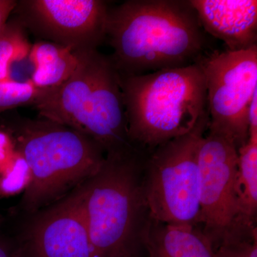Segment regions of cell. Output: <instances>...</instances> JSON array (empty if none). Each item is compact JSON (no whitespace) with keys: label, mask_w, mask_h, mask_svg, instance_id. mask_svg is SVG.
Segmentation results:
<instances>
[{"label":"cell","mask_w":257,"mask_h":257,"mask_svg":"<svg viewBox=\"0 0 257 257\" xmlns=\"http://www.w3.org/2000/svg\"><path fill=\"white\" fill-rule=\"evenodd\" d=\"M190 0H128L108 12L118 73L143 75L197 63L212 50Z\"/></svg>","instance_id":"cell-1"},{"label":"cell","mask_w":257,"mask_h":257,"mask_svg":"<svg viewBox=\"0 0 257 257\" xmlns=\"http://www.w3.org/2000/svg\"><path fill=\"white\" fill-rule=\"evenodd\" d=\"M30 166L20 209L28 215L68 196L100 169L105 152L93 139L50 120L16 114L4 126Z\"/></svg>","instance_id":"cell-2"},{"label":"cell","mask_w":257,"mask_h":257,"mask_svg":"<svg viewBox=\"0 0 257 257\" xmlns=\"http://www.w3.org/2000/svg\"><path fill=\"white\" fill-rule=\"evenodd\" d=\"M76 53L79 62L74 73L50 88L35 107L40 117L93 139L105 156L141 153L128 137L119 73L110 57L97 50Z\"/></svg>","instance_id":"cell-3"},{"label":"cell","mask_w":257,"mask_h":257,"mask_svg":"<svg viewBox=\"0 0 257 257\" xmlns=\"http://www.w3.org/2000/svg\"><path fill=\"white\" fill-rule=\"evenodd\" d=\"M146 156H105L95 175L77 188L94 257H138L150 221L144 191Z\"/></svg>","instance_id":"cell-4"},{"label":"cell","mask_w":257,"mask_h":257,"mask_svg":"<svg viewBox=\"0 0 257 257\" xmlns=\"http://www.w3.org/2000/svg\"><path fill=\"white\" fill-rule=\"evenodd\" d=\"M119 77L130 141L146 156L189 133L207 111L205 77L197 63Z\"/></svg>","instance_id":"cell-5"},{"label":"cell","mask_w":257,"mask_h":257,"mask_svg":"<svg viewBox=\"0 0 257 257\" xmlns=\"http://www.w3.org/2000/svg\"><path fill=\"white\" fill-rule=\"evenodd\" d=\"M208 111L189 133L157 147L144 166V191L150 217L166 224L200 223L199 147Z\"/></svg>","instance_id":"cell-6"},{"label":"cell","mask_w":257,"mask_h":257,"mask_svg":"<svg viewBox=\"0 0 257 257\" xmlns=\"http://www.w3.org/2000/svg\"><path fill=\"white\" fill-rule=\"evenodd\" d=\"M197 64L207 86L208 130L229 138L239 150L249 138L248 109L257 92V46L237 52L212 50Z\"/></svg>","instance_id":"cell-7"},{"label":"cell","mask_w":257,"mask_h":257,"mask_svg":"<svg viewBox=\"0 0 257 257\" xmlns=\"http://www.w3.org/2000/svg\"><path fill=\"white\" fill-rule=\"evenodd\" d=\"M109 10L101 0H22L14 11L42 40L79 52L97 50L106 40Z\"/></svg>","instance_id":"cell-8"},{"label":"cell","mask_w":257,"mask_h":257,"mask_svg":"<svg viewBox=\"0 0 257 257\" xmlns=\"http://www.w3.org/2000/svg\"><path fill=\"white\" fill-rule=\"evenodd\" d=\"M199 147L200 223L214 247L232 231L237 216L235 180L238 149L229 138L208 130Z\"/></svg>","instance_id":"cell-9"},{"label":"cell","mask_w":257,"mask_h":257,"mask_svg":"<svg viewBox=\"0 0 257 257\" xmlns=\"http://www.w3.org/2000/svg\"><path fill=\"white\" fill-rule=\"evenodd\" d=\"M18 241L23 257H94L77 189L30 214Z\"/></svg>","instance_id":"cell-10"},{"label":"cell","mask_w":257,"mask_h":257,"mask_svg":"<svg viewBox=\"0 0 257 257\" xmlns=\"http://www.w3.org/2000/svg\"><path fill=\"white\" fill-rule=\"evenodd\" d=\"M203 30L221 40L225 50L257 46L256 0H190Z\"/></svg>","instance_id":"cell-11"},{"label":"cell","mask_w":257,"mask_h":257,"mask_svg":"<svg viewBox=\"0 0 257 257\" xmlns=\"http://www.w3.org/2000/svg\"><path fill=\"white\" fill-rule=\"evenodd\" d=\"M143 244L149 257H215L210 239L192 225H172L150 218Z\"/></svg>","instance_id":"cell-12"},{"label":"cell","mask_w":257,"mask_h":257,"mask_svg":"<svg viewBox=\"0 0 257 257\" xmlns=\"http://www.w3.org/2000/svg\"><path fill=\"white\" fill-rule=\"evenodd\" d=\"M28 60L32 66L30 79L37 87H58L74 73L77 54L54 42L40 40L32 45Z\"/></svg>","instance_id":"cell-13"},{"label":"cell","mask_w":257,"mask_h":257,"mask_svg":"<svg viewBox=\"0 0 257 257\" xmlns=\"http://www.w3.org/2000/svg\"><path fill=\"white\" fill-rule=\"evenodd\" d=\"M237 216L233 231L255 229L257 211V133H250L247 143L238 150L235 180Z\"/></svg>","instance_id":"cell-14"},{"label":"cell","mask_w":257,"mask_h":257,"mask_svg":"<svg viewBox=\"0 0 257 257\" xmlns=\"http://www.w3.org/2000/svg\"><path fill=\"white\" fill-rule=\"evenodd\" d=\"M27 30L18 18L7 24L0 35V80L8 79L10 66L28 58L32 45Z\"/></svg>","instance_id":"cell-15"},{"label":"cell","mask_w":257,"mask_h":257,"mask_svg":"<svg viewBox=\"0 0 257 257\" xmlns=\"http://www.w3.org/2000/svg\"><path fill=\"white\" fill-rule=\"evenodd\" d=\"M48 89L37 87L30 79L24 81L8 79L0 80V114L20 106L36 107Z\"/></svg>","instance_id":"cell-16"},{"label":"cell","mask_w":257,"mask_h":257,"mask_svg":"<svg viewBox=\"0 0 257 257\" xmlns=\"http://www.w3.org/2000/svg\"><path fill=\"white\" fill-rule=\"evenodd\" d=\"M32 172L23 155L15 149L8 163L0 169V198L24 193L28 188Z\"/></svg>","instance_id":"cell-17"},{"label":"cell","mask_w":257,"mask_h":257,"mask_svg":"<svg viewBox=\"0 0 257 257\" xmlns=\"http://www.w3.org/2000/svg\"><path fill=\"white\" fill-rule=\"evenodd\" d=\"M215 257H257L256 228L229 235L215 249Z\"/></svg>","instance_id":"cell-18"},{"label":"cell","mask_w":257,"mask_h":257,"mask_svg":"<svg viewBox=\"0 0 257 257\" xmlns=\"http://www.w3.org/2000/svg\"><path fill=\"white\" fill-rule=\"evenodd\" d=\"M15 152V145L10 134L0 128V169L8 163Z\"/></svg>","instance_id":"cell-19"},{"label":"cell","mask_w":257,"mask_h":257,"mask_svg":"<svg viewBox=\"0 0 257 257\" xmlns=\"http://www.w3.org/2000/svg\"><path fill=\"white\" fill-rule=\"evenodd\" d=\"M0 257H23L18 241L0 236Z\"/></svg>","instance_id":"cell-20"},{"label":"cell","mask_w":257,"mask_h":257,"mask_svg":"<svg viewBox=\"0 0 257 257\" xmlns=\"http://www.w3.org/2000/svg\"><path fill=\"white\" fill-rule=\"evenodd\" d=\"M17 4L18 1L15 0H0V35L4 31L8 18L14 11Z\"/></svg>","instance_id":"cell-21"},{"label":"cell","mask_w":257,"mask_h":257,"mask_svg":"<svg viewBox=\"0 0 257 257\" xmlns=\"http://www.w3.org/2000/svg\"><path fill=\"white\" fill-rule=\"evenodd\" d=\"M248 124L250 133H257V92L253 95L248 109Z\"/></svg>","instance_id":"cell-22"}]
</instances>
